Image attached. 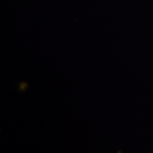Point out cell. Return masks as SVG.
Here are the masks:
<instances>
[]
</instances>
